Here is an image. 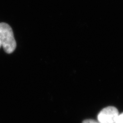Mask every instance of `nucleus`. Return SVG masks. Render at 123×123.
<instances>
[{
  "instance_id": "f257e3e1",
  "label": "nucleus",
  "mask_w": 123,
  "mask_h": 123,
  "mask_svg": "<svg viewBox=\"0 0 123 123\" xmlns=\"http://www.w3.org/2000/svg\"><path fill=\"white\" fill-rule=\"evenodd\" d=\"M0 42L7 53H12L16 49L17 43L12 29L9 25L4 22L0 23Z\"/></svg>"
},
{
  "instance_id": "f03ea898",
  "label": "nucleus",
  "mask_w": 123,
  "mask_h": 123,
  "mask_svg": "<svg viewBox=\"0 0 123 123\" xmlns=\"http://www.w3.org/2000/svg\"><path fill=\"white\" fill-rule=\"evenodd\" d=\"M119 115L118 110L115 107H107L99 113L98 121L99 123H115Z\"/></svg>"
},
{
  "instance_id": "7ed1b4c3",
  "label": "nucleus",
  "mask_w": 123,
  "mask_h": 123,
  "mask_svg": "<svg viewBox=\"0 0 123 123\" xmlns=\"http://www.w3.org/2000/svg\"><path fill=\"white\" fill-rule=\"evenodd\" d=\"M115 123H123V113L119 115Z\"/></svg>"
},
{
  "instance_id": "20e7f679",
  "label": "nucleus",
  "mask_w": 123,
  "mask_h": 123,
  "mask_svg": "<svg viewBox=\"0 0 123 123\" xmlns=\"http://www.w3.org/2000/svg\"><path fill=\"white\" fill-rule=\"evenodd\" d=\"M82 123H99L98 122L93 120V119H86L84 120Z\"/></svg>"
},
{
  "instance_id": "39448f33",
  "label": "nucleus",
  "mask_w": 123,
  "mask_h": 123,
  "mask_svg": "<svg viewBox=\"0 0 123 123\" xmlns=\"http://www.w3.org/2000/svg\"><path fill=\"white\" fill-rule=\"evenodd\" d=\"M1 46V43H0V48Z\"/></svg>"
}]
</instances>
